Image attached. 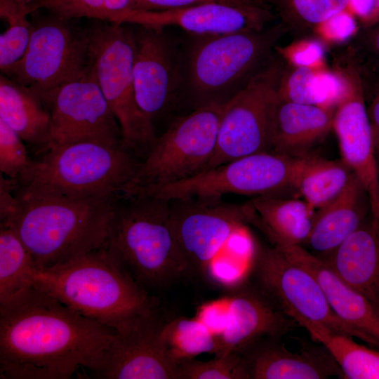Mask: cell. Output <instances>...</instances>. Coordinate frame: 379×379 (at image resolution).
I'll list each match as a JSON object with an SVG mask.
<instances>
[{
  "label": "cell",
  "mask_w": 379,
  "mask_h": 379,
  "mask_svg": "<svg viewBox=\"0 0 379 379\" xmlns=\"http://www.w3.org/2000/svg\"><path fill=\"white\" fill-rule=\"evenodd\" d=\"M117 335L32 284L0 303V378L89 376Z\"/></svg>",
  "instance_id": "obj_1"
},
{
  "label": "cell",
  "mask_w": 379,
  "mask_h": 379,
  "mask_svg": "<svg viewBox=\"0 0 379 379\" xmlns=\"http://www.w3.org/2000/svg\"><path fill=\"white\" fill-rule=\"evenodd\" d=\"M32 284L83 316L126 335L154 315L162 299L137 284L105 246L61 265L35 270Z\"/></svg>",
  "instance_id": "obj_2"
},
{
  "label": "cell",
  "mask_w": 379,
  "mask_h": 379,
  "mask_svg": "<svg viewBox=\"0 0 379 379\" xmlns=\"http://www.w3.org/2000/svg\"><path fill=\"white\" fill-rule=\"evenodd\" d=\"M105 248L142 289L162 299L188 280L170 222L169 201L151 196L115 197Z\"/></svg>",
  "instance_id": "obj_3"
},
{
  "label": "cell",
  "mask_w": 379,
  "mask_h": 379,
  "mask_svg": "<svg viewBox=\"0 0 379 379\" xmlns=\"http://www.w3.org/2000/svg\"><path fill=\"white\" fill-rule=\"evenodd\" d=\"M15 195L16 208L1 226L15 231L36 270L61 265L105 246L116 196Z\"/></svg>",
  "instance_id": "obj_4"
},
{
  "label": "cell",
  "mask_w": 379,
  "mask_h": 379,
  "mask_svg": "<svg viewBox=\"0 0 379 379\" xmlns=\"http://www.w3.org/2000/svg\"><path fill=\"white\" fill-rule=\"evenodd\" d=\"M288 29L281 22L251 32L187 34L181 40L182 102L224 105L267 64Z\"/></svg>",
  "instance_id": "obj_5"
},
{
  "label": "cell",
  "mask_w": 379,
  "mask_h": 379,
  "mask_svg": "<svg viewBox=\"0 0 379 379\" xmlns=\"http://www.w3.org/2000/svg\"><path fill=\"white\" fill-rule=\"evenodd\" d=\"M123 145L80 142L52 146L17 181L16 194L114 197L133 179L140 161Z\"/></svg>",
  "instance_id": "obj_6"
},
{
  "label": "cell",
  "mask_w": 379,
  "mask_h": 379,
  "mask_svg": "<svg viewBox=\"0 0 379 379\" xmlns=\"http://www.w3.org/2000/svg\"><path fill=\"white\" fill-rule=\"evenodd\" d=\"M93 20L88 28V66L121 127L123 146L144 157L157 136L135 99L133 28L124 23Z\"/></svg>",
  "instance_id": "obj_7"
},
{
  "label": "cell",
  "mask_w": 379,
  "mask_h": 379,
  "mask_svg": "<svg viewBox=\"0 0 379 379\" xmlns=\"http://www.w3.org/2000/svg\"><path fill=\"white\" fill-rule=\"evenodd\" d=\"M247 277L309 334L326 328L358 338L355 331L333 312L314 274L279 248L258 244Z\"/></svg>",
  "instance_id": "obj_8"
},
{
  "label": "cell",
  "mask_w": 379,
  "mask_h": 379,
  "mask_svg": "<svg viewBox=\"0 0 379 379\" xmlns=\"http://www.w3.org/2000/svg\"><path fill=\"white\" fill-rule=\"evenodd\" d=\"M305 155L258 152L211 168L179 182L140 187L138 193L166 200L192 197H222L229 194L283 196L284 192L294 190Z\"/></svg>",
  "instance_id": "obj_9"
},
{
  "label": "cell",
  "mask_w": 379,
  "mask_h": 379,
  "mask_svg": "<svg viewBox=\"0 0 379 379\" xmlns=\"http://www.w3.org/2000/svg\"><path fill=\"white\" fill-rule=\"evenodd\" d=\"M222 107L205 105L175 119L157 138L122 192L174 183L204 171L215 152Z\"/></svg>",
  "instance_id": "obj_10"
},
{
  "label": "cell",
  "mask_w": 379,
  "mask_h": 379,
  "mask_svg": "<svg viewBox=\"0 0 379 379\" xmlns=\"http://www.w3.org/2000/svg\"><path fill=\"white\" fill-rule=\"evenodd\" d=\"M284 66L274 51L251 80L223 105L215 152L205 170L250 154L270 152L277 88Z\"/></svg>",
  "instance_id": "obj_11"
},
{
  "label": "cell",
  "mask_w": 379,
  "mask_h": 379,
  "mask_svg": "<svg viewBox=\"0 0 379 379\" xmlns=\"http://www.w3.org/2000/svg\"><path fill=\"white\" fill-rule=\"evenodd\" d=\"M170 222L189 279L208 281L211 264L245 223H251V201L229 203L219 197L168 200Z\"/></svg>",
  "instance_id": "obj_12"
},
{
  "label": "cell",
  "mask_w": 379,
  "mask_h": 379,
  "mask_svg": "<svg viewBox=\"0 0 379 379\" xmlns=\"http://www.w3.org/2000/svg\"><path fill=\"white\" fill-rule=\"evenodd\" d=\"M71 20L48 12L32 22L25 55L2 74L38 93L82 75L88 67V31L76 27Z\"/></svg>",
  "instance_id": "obj_13"
},
{
  "label": "cell",
  "mask_w": 379,
  "mask_h": 379,
  "mask_svg": "<svg viewBox=\"0 0 379 379\" xmlns=\"http://www.w3.org/2000/svg\"><path fill=\"white\" fill-rule=\"evenodd\" d=\"M39 93L51 115L49 148L80 142L123 145L121 127L88 66L80 77Z\"/></svg>",
  "instance_id": "obj_14"
},
{
  "label": "cell",
  "mask_w": 379,
  "mask_h": 379,
  "mask_svg": "<svg viewBox=\"0 0 379 379\" xmlns=\"http://www.w3.org/2000/svg\"><path fill=\"white\" fill-rule=\"evenodd\" d=\"M134 25L135 95L154 124L182 102L181 40L170 36L166 28Z\"/></svg>",
  "instance_id": "obj_15"
},
{
  "label": "cell",
  "mask_w": 379,
  "mask_h": 379,
  "mask_svg": "<svg viewBox=\"0 0 379 379\" xmlns=\"http://www.w3.org/2000/svg\"><path fill=\"white\" fill-rule=\"evenodd\" d=\"M343 74L346 92L334 111L333 129L338 138L342 160L365 189L371 216L379 221V171L371 123L359 74L344 56L333 59Z\"/></svg>",
  "instance_id": "obj_16"
},
{
  "label": "cell",
  "mask_w": 379,
  "mask_h": 379,
  "mask_svg": "<svg viewBox=\"0 0 379 379\" xmlns=\"http://www.w3.org/2000/svg\"><path fill=\"white\" fill-rule=\"evenodd\" d=\"M277 17L272 7L265 4L222 0L163 11H131L117 23L176 27L187 34L204 36L261 30Z\"/></svg>",
  "instance_id": "obj_17"
},
{
  "label": "cell",
  "mask_w": 379,
  "mask_h": 379,
  "mask_svg": "<svg viewBox=\"0 0 379 379\" xmlns=\"http://www.w3.org/2000/svg\"><path fill=\"white\" fill-rule=\"evenodd\" d=\"M170 315L164 305L126 335L118 334L99 367L89 376L102 379H177L178 364L161 338Z\"/></svg>",
  "instance_id": "obj_18"
},
{
  "label": "cell",
  "mask_w": 379,
  "mask_h": 379,
  "mask_svg": "<svg viewBox=\"0 0 379 379\" xmlns=\"http://www.w3.org/2000/svg\"><path fill=\"white\" fill-rule=\"evenodd\" d=\"M247 379L343 378L337 362L322 344L300 342L298 351L286 347L282 337L261 338L236 352Z\"/></svg>",
  "instance_id": "obj_19"
},
{
  "label": "cell",
  "mask_w": 379,
  "mask_h": 379,
  "mask_svg": "<svg viewBox=\"0 0 379 379\" xmlns=\"http://www.w3.org/2000/svg\"><path fill=\"white\" fill-rule=\"evenodd\" d=\"M228 321L216 357L236 352L266 336L283 337L298 324L247 277L227 291Z\"/></svg>",
  "instance_id": "obj_20"
},
{
  "label": "cell",
  "mask_w": 379,
  "mask_h": 379,
  "mask_svg": "<svg viewBox=\"0 0 379 379\" xmlns=\"http://www.w3.org/2000/svg\"><path fill=\"white\" fill-rule=\"evenodd\" d=\"M279 248L314 274L333 312L355 331L358 339L379 349V307L302 246Z\"/></svg>",
  "instance_id": "obj_21"
},
{
  "label": "cell",
  "mask_w": 379,
  "mask_h": 379,
  "mask_svg": "<svg viewBox=\"0 0 379 379\" xmlns=\"http://www.w3.org/2000/svg\"><path fill=\"white\" fill-rule=\"evenodd\" d=\"M370 215L368 194L353 173L344 190L315 212L310 233L304 245L315 255L324 258Z\"/></svg>",
  "instance_id": "obj_22"
},
{
  "label": "cell",
  "mask_w": 379,
  "mask_h": 379,
  "mask_svg": "<svg viewBox=\"0 0 379 379\" xmlns=\"http://www.w3.org/2000/svg\"><path fill=\"white\" fill-rule=\"evenodd\" d=\"M322 259L346 282L379 307V221L370 215Z\"/></svg>",
  "instance_id": "obj_23"
},
{
  "label": "cell",
  "mask_w": 379,
  "mask_h": 379,
  "mask_svg": "<svg viewBox=\"0 0 379 379\" xmlns=\"http://www.w3.org/2000/svg\"><path fill=\"white\" fill-rule=\"evenodd\" d=\"M334 110L278 99L272 122L270 152L302 156L333 129Z\"/></svg>",
  "instance_id": "obj_24"
},
{
  "label": "cell",
  "mask_w": 379,
  "mask_h": 379,
  "mask_svg": "<svg viewBox=\"0 0 379 379\" xmlns=\"http://www.w3.org/2000/svg\"><path fill=\"white\" fill-rule=\"evenodd\" d=\"M0 119L23 141L47 151L51 145V115L39 93L33 88L0 77Z\"/></svg>",
  "instance_id": "obj_25"
},
{
  "label": "cell",
  "mask_w": 379,
  "mask_h": 379,
  "mask_svg": "<svg viewBox=\"0 0 379 379\" xmlns=\"http://www.w3.org/2000/svg\"><path fill=\"white\" fill-rule=\"evenodd\" d=\"M251 224L279 248L302 246L310 233L315 211L302 199L260 196L251 200Z\"/></svg>",
  "instance_id": "obj_26"
},
{
  "label": "cell",
  "mask_w": 379,
  "mask_h": 379,
  "mask_svg": "<svg viewBox=\"0 0 379 379\" xmlns=\"http://www.w3.org/2000/svg\"><path fill=\"white\" fill-rule=\"evenodd\" d=\"M352 175V171L343 160H327L306 154L294 190L312 208L317 210L337 197Z\"/></svg>",
  "instance_id": "obj_27"
},
{
  "label": "cell",
  "mask_w": 379,
  "mask_h": 379,
  "mask_svg": "<svg viewBox=\"0 0 379 379\" xmlns=\"http://www.w3.org/2000/svg\"><path fill=\"white\" fill-rule=\"evenodd\" d=\"M324 345L341 369L345 379H379V349L357 343L353 337L323 328L310 335Z\"/></svg>",
  "instance_id": "obj_28"
},
{
  "label": "cell",
  "mask_w": 379,
  "mask_h": 379,
  "mask_svg": "<svg viewBox=\"0 0 379 379\" xmlns=\"http://www.w3.org/2000/svg\"><path fill=\"white\" fill-rule=\"evenodd\" d=\"M161 338L171 357L178 364L204 354H213L219 340L197 317H171L165 322Z\"/></svg>",
  "instance_id": "obj_29"
},
{
  "label": "cell",
  "mask_w": 379,
  "mask_h": 379,
  "mask_svg": "<svg viewBox=\"0 0 379 379\" xmlns=\"http://www.w3.org/2000/svg\"><path fill=\"white\" fill-rule=\"evenodd\" d=\"M32 258L15 231L0 226V303L32 285Z\"/></svg>",
  "instance_id": "obj_30"
},
{
  "label": "cell",
  "mask_w": 379,
  "mask_h": 379,
  "mask_svg": "<svg viewBox=\"0 0 379 379\" xmlns=\"http://www.w3.org/2000/svg\"><path fill=\"white\" fill-rule=\"evenodd\" d=\"M348 0H273L277 15L295 38L310 35L314 28L346 9Z\"/></svg>",
  "instance_id": "obj_31"
},
{
  "label": "cell",
  "mask_w": 379,
  "mask_h": 379,
  "mask_svg": "<svg viewBox=\"0 0 379 379\" xmlns=\"http://www.w3.org/2000/svg\"><path fill=\"white\" fill-rule=\"evenodd\" d=\"M137 0H42L32 8L63 18L73 20L86 18L117 23L125 14L135 10Z\"/></svg>",
  "instance_id": "obj_32"
},
{
  "label": "cell",
  "mask_w": 379,
  "mask_h": 379,
  "mask_svg": "<svg viewBox=\"0 0 379 379\" xmlns=\"http://www.w3.org/2000/svg\"><path fill=\"white\" fill-rule=\"evenodd\" d=\"M177 379H247L240 355L232 352L209 361L194 359L178 364Z\"/></svg>",
  "instance_id": "obj_33"
},
{
  "label": "cell",
  "mask_w": 379,
  "mask_h": 379,
  "mask_svg": "<svg viewBox=\"0 0 379 379\" xmlns=\"http://www.w3.org/2000/svg\"><path fill=\"white\" fill-rule=\"evenodd\" d=\"M320 69L293 67L285 63L277 88L281 101L317 106V72Z\"/></svg>",
  "instance_id": "obj_34"
},
{
  "label": "cell",
  "mask_w": 379,
  "mask_h": 379,
  "mask_svg": "<svg viewBox=\"0 0 379 379\" xmlns=\"http://www.w3.org/2000/svg\"><path fill=\"white\" fill-rule=\"evenodd\" d=\"M324 44L312 35L295 37L285 46L277 45L275 53L291 66L323 69L328 67Z\"/></svg>",
  "instance_id": "obj_35"
},
{
  "label": "cell",
  "mask_w": 379,
  "mask_h": 379,
  "mask_svg": "<svg viewBox=\"0 0 379 379\" xmlns=\"http://www.w3.org/2000/svg\"><path fill=\"white\" fill-rule=\"evenodd\" d=\"M23 140L0 119V171L7 178L18 180L32 163Z\"/></svg>",
  "instance_id": "obj_36"
},
{
  "label": "cell",
  "mask_w": 379,
  "mask_h": 379,
  "mask_svg": "<svg viewBox=\"0 0 379 379\" xmlns=\"http://www.w3.org/2000/svg\"><path fill=\"white\" fill-rule=\"evenodd\" d=\"M0 35V69L6 73L25 55L31 39L33 24L28 16L19 17L8 23Z\"/></svg>",
  "instance_id": "obj_37"
},
{
  "label": "cell",
  "mask_w": 379,
  "mask_h": 379,
  "mask_svg": "<svg viewBox=\"0 0 379 379\" xmlns=\"http://www.w3.org/2000/svg\"><path fill=\"white\" fill-rule=\"evenodd\" d=\"M361 29L357 19L347 9L333 14L317 25L310 35L326 48L348 44Z\"/></svg>",
  "instance_id": "obj_38"
},
{
  "label": "cell",
  "mask_w": 379,
  "mask_h": 379,
  "mask_svg": "<svg viewBox=\"0 0 379 379\" xmlns=\"http://www.w3.org/2000/svg\"><path fill=\"white\" fill-rule=\"evenodd\" d=\"M342 52L355 65L379 73V22L361 28Z\"/></svg>",
  "instance_id": "obj_39"
},
{
  "label": "cell",
  "mask_w": 379,
  "mask_h": 379,
  "mask_svg": "<svg viewBox=\"0 0 379 379\" xmlns=\"http://www.w3.org/2000/svg\"><path fill=\"white\" fill-rule=\"evenodd\" d=\"M354 66L361 78L376 157L379 163V73L357 67L355 65Z\"/></svg>",
  "instance_id": "obj_40"
},
{
  "label": "cell",
  "mask_w": 379,
  "mask_h": 379,
  "mask_svg": "<svg viewBox=\"0 0 379 379\" xmlns=\"http://www.w3.org/2000/svg\"><path fill=\"white\" fill-rule=\"evenodd\" d=\"M196 317L219 340L228 321L227 296L201 305L197 310Z\"/></svg>",
  "instance_id": "obj_41"
},
{
  "label": "cell",
  "mask_w": 379,
  "mask_h": 379,
  "mask_svg": "<svg viewBox=\"0 0 379 379\" xmlns=\"http://www.w3.org/2000/svg\"><path fill=\"white\" fill-rule=\"evenodd\" d=\"M222 0H137L135 8L139 11H163L194 6L204 2ZM239 1V0H223Z\"/></svg>",
  "instance_id": "obj_42"
},
{
  "label": "cell",
  "mask_w": 379,
  "mask_h": 379,
  "mask_svg": "<svg viewBox=\"0 0 379 379\" xmlns=\"http://www.w3.org/2000/svg\"><path fill=\"white\" fill-rule=\"evenodd\" d=\"M42 0H0V17L7 23L31 14L33 7Z\"/></svg>",
  "instance_id": "obj_43"
},
{
  "label": "cell",
  "mask_w": 379,
  "mask_h": 379,
  "mask_svg": "<svg viewBox=\"0 0 379 379\" xmlns=\"http://www.w3.org/2000/svg\"><path fill=\"white\" fill-rule=\"evenodd\" d=\"M375 8V0H348L346 9L357 19L361 28H366Z\"/></svg>",
  "instance_id": "obj_44"
},
{
  "label": "cell",
  "mask_w": 379,
  "mask_h": 379,
  "mask_svg": "<svg viewBox=\"0 0 379 379\" xmlns=\"http://www.w3.org/2000/svg\"><path fill=\"white\" fill-rule=\"evenodd\" d=\"M379 22V0H375V8L370 20L368 27L373 26Z\"/></svg>",
  "instance_id": "obj_45"
},
{
  "label": "cell",
  "mask_w": 379,
  "mask_h": 379,
  "mask_svg": "<svg viewBox=\"0 0 379 379\" xmlns=\"http://www.w3.org/2000/svg\"><path fill=\"white\" fill-rule=\"evenodd\" d=\"M239 1H252V2L261 3V4H267V5L270 6H272V0H239Z\"/></svg>",
  "instance_id": "obj_46"
}]
</instances>
